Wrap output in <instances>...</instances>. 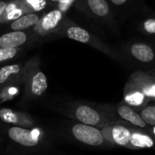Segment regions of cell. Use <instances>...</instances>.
Instances as JSON below:
<instances>
[{"instance_id": "6da1fadb", "label": "cell", "mask_w": 155, "mask_h": 155, "mask_svg": "<svg viewBox=\"0 0 155 155\" xmlns=\"http://www.w3.org/2000/svg\"><path fill=\"white\" fill-rule=\"evenodd\" d=\"M57 34L60 37L67 38L68 39L85 45H89L93 48L99 50L100 52L105 54L109 58L114 59L115 61L121 64H126V61L119 49L104 42L98 36L84 28L83 27L78 25L76 22L68 18H65L61 28Z\"/></svg>"}, {"instance_id": "7a4b0ae2", "label": "cell", "mask_w": 155, "mask_h": 155, "mask_svg": "<svg viewBox=\"0 0 155 155\" xmlns=\"http://www.w3.org/2000/svg\"><path fill=\"white\" fill-rule=\"evenodd\" d=\"M150 100L155 101V77L143 69L132 72L124 88L125 103L141 107Z\"/></svg>"}, {"instance_id": "3957f363", "label": "cell", "mask_w": 155, "mask_h": 155, "mask_svg": "<svg viewBox=\"0 0 155 155\" xmlns=\"http://www.w3.org/2000/svg\"><path fill=\"white\" fill-rule=\"evenodd\" d=\"M126 64L141 68L143 70L155 69V44L149 41L130 39L120 49Z\"/></svg>"}, {"instance_id": "277c9868", "label": "cell", "mask_w": 155, "mask_h": 155, "mask_svg": "<svg viewBox=\"0 0 155 155\" xmlns=\"http://www.w3.org/2000/svg\"><path fill=\"white\" fill-rule=\"evenodd\" d=\"M75 7L89 18L103 25L115 34L119 33V24L108 0H77Z\"/></svg>"}, {"instance_id": "5b68a950", "label": "cell", "mask_w": 155, "mask_h": 155, "mask_svg": "<svg viewBox=\"0 0 155 155\" xmlns=\"http://www.w3.org/2000/svg\"><path fill=\"white\" fill-rule=\"evenodd\" d=\"M65 18V13L56 8L40 18V20L34 28V32L41 37L49 34H57L63 24Z\"/></svg>"}, {"instance_id": "8992f818", "label": "cell", "mask_w": 155, "mask_h": 155, "mask_svg": "<svg viewBox=\"0 0 155 155\" xmlns=\"http://www.w3.org/2000/svg\"><path fill=\"white\" fill-rule=\"evenodd\" d=\"M72 134L78 140L85 144L98 146L103 143V135L101 131L92 125L84 123L76 124L72 127Z\"/></svg>"}, {"instance_id": "52a82bcc", "label": "cell", "mask_w": 155, "mask_h": 155, "mask_svg": "<svg viewBox=\"0 0 155 155\" xmlns=\"http://www.w3.org/2000/svg\"><path fill=\"white\" fill-rule=\"evenodd\" d=\"M10 140L25 147H34L38 143V133L21 126H12L8 130Z\"/></svg>"}, {"instance_id": "ba28073f", "label": "cell", "mask_w": 155, "mask_h": 155, "mask_svg": "<svg viewBox=\"0 0 155 155\" xmlns=\"http://www.w3.org/2000/svg\"><path fill=\"white\" fill-rule=\"evenodd\" d=\"M29 92L33 97L42 96L48 89V80L45 73L36 68L31 70V75L28 81Z\"/></svg>"}, {"instance_id": "9c48e42d", "label": "cell", "mask_w": 155, "mask_h": 155, "mask_svg": "<svg viewBox=\"0 0 155 155\" xmlns=\"http://www.w3.org/2000/svg\"><path fill=\"white\" fill-rule=\"evenodd\" d=\"M74 115L76 119L81 123L95 126L101 120V116L98 110L89 105L81 104L74 110Z\"/></svg>"}, {"instance_id": "30bf717a", "label": "cell", "mask_w": 155, "mask_h": 155, "mask_svg": "<svg viewBox=\"0 0 155 155\" xmlns=\"http://www.w3.org/2000/svg\"><path fill=\"white\" fill-rule=\"evenodd\" d=\"M28 40V33L23 30H14L0 37V48H19Z\"/></svg>"}, {"instance_id": "8fae6325", "label": "cell", "mask_w": 155, "mask_h": 155, "mask_svg": "<svg viewBox=\"0 0 155 155\" xmlns=\"http://www.w3.org/2000/svg\"><path fill=\"white\" fill-rule=\"evenodd\" d=\"M0 120L8 124L14 126H29L32 124L31 120L25 114L17 112L8 108H3L0 110Z\"/></svg>"}, {"instance_id": "7c38bea8", "label": "cell", "mask_w": 155, "mask_h": 155, "mask_svg": "<svg viewBox=\"0 0 155 155\" xmlns=\"http://www.w3.org/2000/svg\"><path fill=\"white\" fill-rule=\"evenodd\" d=\"M116 111L121 119L130 122L131 124H133L135 126L144 128L147 125L145 120L142 119L140 113L136 112L131 108V106H130L128 104H121V105L118 106Z\"/></svg>"}, {"instance_id": "4fadbf2b", "label": "cell", "mask_w": 155, "mask_h": 155, "mask_svg": "<svg viewBox=\"0 0 155 155\" xmlns=\"http://www.w3.org/2000/svg\"><path fill=\"white\" fill-rule=\"evenodd\" d=\"M40 18L41 17L36 12L27 13L12 21L10 24V28L12 30H25L30 28H35L40 20Z\"/></svg>"}, {"instance_id": "5bb4252c", "label": "cell", "mask_w": 155, "mask_h": 155, "mask_svg": "<svg viewBox=\"0 0 155 155\" xmlns=\"http://www.w3.org/2000/svg\"><path fill=\"white\" fill-rule=\"evenodd\" d=\"M111 134L114 141L119 145H127L130 143L131 132L122 125H116L111 130Z\"/></svg>"}, {"instance_id": "9a60e30c", "label": "cell", "mask_w": 155, "mask_h": 155, "mask_svg": "<svg viewBox=\"0 0 155 155\" xmlns=\"http://www.w3.org/2000/svg\"><path fill=\"white\" fill-rule=\"evenodd\" d=\"M139 31L144 36L155 38V16L146 17L138 23Z\"/></svg>"}, {"instance_id": "2e32d148", "label": "cell", "mask_w": 155, "mask_h": 155, "mask_svg": "<svg viewBox=\"0 0 155 155\" xmlns=\"http://www.w3.org/2000/svg\"><path fill=\"white\" fill-rule=\"evenodd\" d=\"M130 143L140 148H151L154 145V141L150 136L139 132L131 133Z\"/></svg>"}, {"instance_id": "e0dca14e", "label": "cell", "mask_w": 155, "mask_h": 155, "mask_svg": "<svg viewBox=\"0 0 155 155\" xmlns=\"http://www.w3.org/2000/svg\"><path fill=\"white\" fill-rule=\"evenodd\" d=\"M21 66L19 64L7 65L0 68V84L5 83L10 77L17 76L21 71Z\"/></svg>"}, {"instance_id": "ac0fdd59", "label": "cell", "mask_w": 155, "mask_h": 155, "mask_svg": "<svg viewBox=\"0 0 155 155\" xmlns=\"http://www.w3.org/2000/svg\"><path fill=\"white\" fill-rule=\"evenodd\" d=\"M140 115L147 124L155 126V104L146 105L140 110Z\"/></svg>"}, {"instance_id": "d6986e66", "label": "cell", "mask_w": 155, "mask_h": 155, "mask_svg": "<svg viewBox=\"0 0 155 155\" xmlns=\"http://www.w3.org/2000/svg\"><path fill=\"white\" fill-rule=\"evenodd\" d=\"M21 1L30 13L42 10L47 5V0H21Z\"/></svg>"}, {"instance_id": "ffe728a7", "label": "cell", "mask_w": 155, "mask_h": 155, "mask_svg": "<svg viewBox=\"0 0 155 155\" xmlns=\"http://www.w3.org/2000/svg\"><path fill=\"white\" fill-rule=\"evenodd\" d=\"M18 53V48H0V62L8 61L14 58Z\"/></svg>"}, {"instance_id": "44dd1931", "label": "cell", "mask_w": 155, "mask_h": 155, "mask_svg": "<svg viewBox=\"0 0 155 155\" xmlns=\"http://www.w3.org/2000/svg\"><path fill=\"white\" fill-rule=\"evenodd\" d=\"M76 2L77 0H59V2L57 4L56 8L66 14L73 6H75Z\"/></svg>"}, {"instance_id": "7402d4cb", "label": "cell", "mask_w": 155, "mask_h": 155, "mask_svg": "<svg viewBox=\"0 0 155 155\" xmlns=\"http://www.w3.org/2000/svg\"><path fill=\"white\" fill-rule=\"evenodd\" d=\"M109 3L110 4L112 8H123L127 6H129L130 4H131V2L133 0H108Z\"/></svg>"}, {"instance_id": "603a6c76", "label": "cell", "mask_w": 155, "mask_h": 155, "mask_svg": "<svg viewBox=\"0 0 155 155\" xmlns=\"http://www.w3.org/2000/svg\"><path fill=\"white\" fill-rule=\"evenodd\" d=\"M7 6H8V3L5 2V1H0V18L2 17V15L4 14L6 8H7Z\"/></svg>"}, {"instance_id": "cb8c5ba5", "label": "cell", "mask_w": 155, "mask_h": 155, "mask_svg": "<svg viewBox=\"0 0 155 155\" xmlns=\"http://www.w3.org/2000/svg\"><path fill=\"white\" fill-rule=\"evenodd\" d=\"M48 1H49L50 3H53V4H55L57 6V4L59 2V0H48Z\"/></svg>"}, {"instance_id": "d4e9b609", "label": "cell", "mask_w": 155, "mask_h": 155, "mask_svg": "<svg viewBox=\"0 0 155 155\" xmlns=\"http://www.w3.org/2000/svg\"><path fill=\"white\" fill-rule=\"evenodd\" d=\"M149 73H150L153 77H155V69H149V70H147Z\"/></svg>"}]
</instances>
